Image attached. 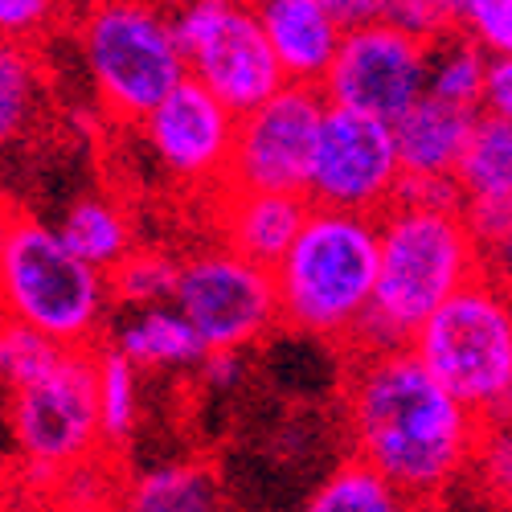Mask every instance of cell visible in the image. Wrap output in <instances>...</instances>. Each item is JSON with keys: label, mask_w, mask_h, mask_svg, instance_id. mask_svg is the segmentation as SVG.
<instances>
[{"label": "cell", "mask_w": 512, "mask_h": 512, "mask_svg": "<svg viewBox=\"0 0 512 512\" xmlns=\"http://www.w3.org/2000/svg\"><path fill=\"white\" fill-rule=\"evenodd\" d=\"M402 185L406 181H402V164L394 148V127L357 111L324 107L304 197L316 209L377 218L381 209L394 205Z\"/></svg>", "instance_id": "10"}, {"label": "cell", "mask_w": 512, "mask_h": 512, "mask_svg": "<svg viewBox=\"0 0 512 512\" xmlns=\"http://www.w3.org/2000/svg\"><path fill=\"white\" fill-rule=\"evenodd\" d=\"M107 308V275L74 259L54 226L13 213L0 234V316L41 332L58 349L87 353Z\"/></svg>", "instance_id": "4"}, {"label": "cell", "mask_w": 512, "mask_h": 512, "mask_svg": "<svg viewBox=\"0 0 512 512\" xmlns=\"http://www.w3.org/2000/svg\"><path fill=\"white\" fill-rule=\"evenodd\" d=\"M95 414L103 451L123 447L140 422V369L111 345L95 353Z\"/></svg>", "instance_id": "21"}, {"label": "cell", "mask_w": 512, "mask_h": 512, "mask_svg": "<svg viewBox=\"0 0 512 512\" xmlns=\"http://www.w3.org/2000/svg\"><path fill=\"white\" fill-rule=\"evenodd\" d=\"M13 443L29 476L54 492L66 467L103 451L95 414V353H62L46 373L9 394Z\"/></svg>", "instance_id": "8"}, {"label": "cell", "mask_w": 512, "mask_h": 512, "mask_svg": "<svg viewBox=\"0 0 512 512\" xmlns=\"http://www.w3.org/2000/svg\"><path fill=\"white\" fill-rule=\"evenodd\" d=\"M197 365H201V377H205L209 390H230V386H238V377H242V353H230V349L205 353Z\"/></svg>", "instance_id": "34"}, {"label": "cell", "mask_w": 512, "mask_h": 512, "mask_svg": "<svg viewBox=\"0 0 512 512\" xmlns=\"http://www.w3.org/2000/svg\"><path fill=\"white\" fill-rule=\"evenodd\" d=\"M9 218H13V209H9V201H5V197H0V234H5Z\"/></svg>", "instance_id": "38"}, {"label": "cell", "mask_w": 512, "mask_h": 512, "mask_svg": "<svg viewBox=\"0 0 512 512\" xmlns=\"http://www.w3.org/2000/svg\"><path fill=\"white\" fill-rule=\"evenodd\" d=\"M410 504L414 500L406 492L353 455L332 467L328 480L308 496L304 512H410Z\"/></svg>", "instance_id": "22"}, {"label": "cell", "mask_w": 512, "mask_h": 512, "mask_svg": "<svg viewBox=\"0 0 512 512\" xmlns=\"http://www.w3.org/2000/svg\"><path fill=\"white\" fill-rule=\"evenodd\" d=\"M140 136L156 164L181 185H218L226 189V168L234 152L238 115H230L193 78L177 82L140 123Z\"/></svg>", "instance_id": "13"}, {"label": "cell", "mask_w": 512, "mask_h": 512, "mask_svg": "<svg viewBox=\"0 0 512 512\" xmlns=\"http://www.w3.org/2000/svg\"><path fill=\"white\" fill-rule=\"evenodd\" d=\"M316 91L328 107L394 123L426 95V46L386 21L349 29Z\"/></svg>", "instance_id": "12"}, {"label": "cell", "mask_w": 512, "mask_h": 512, "mask_svg": "<svg viewBox=\"0 0 512 512\" xmlns=\"http://www.w3.org/2000/svg\"><path fill=\"white\" fill-rule=\"evenodd\" d=\"M381 21L422 41V46H435L439 37L455 33L451 0H381Z\"/></svg>", "instance_id": "29"}, {"label": "cell", "mask_w": 512, "mask_h": 512, "mask_svg": "<svg viewBox=\"0 0 512 512\" xmlns=\"http://www.w3.org/2000/svg\"><path fill=\"white\" fill-rule=\"evenodd\" d=\"M484 275H492L508 295H512V218L500 230V238L484 250Z\"/></svg>", "instance_id": "35"}, {"label": "cell", "mask_w": 512, "mask_h": 512, "mask_svg": "<svg viewBox=\"0 0 512 512\" xmlns=\"http://www.w3.org/2000/svg\"><path fill=\"white\" fill-rule=\"evenodd\" d=\"M58 238L66 242V250L74 259H82L95 271H115L127 254L136 250V226H132V213H127L115 197L103 193H87L66 205L62 222L54 226Z\"/></svg>", "instance_id": "19"}, {"label": "cell", "mask_w": 512, "mask_h": 512, "mask_svg": "<svg viewBox=\"0 0 512 512\" xmlns=\"http://www.w3.org/2000/svg\"><path fill=\"white\" fill-rule=\"evenodd\" d=\"M115 512H226V492L209 463L168 459L123 480Z\"/></svg>", "instance_id": "18"}, {"label": "cell", "mask_w": 512, "mask_h": 512, "mask_svg": "<svg viewBox=\"0 0 512 512\" xmlns=\"http://www.w3.org/2000/svg\"><path fill=\"white\" fill-rule=\"evenodd\" d=\"M484 275V250L467 230L451 185H402L377 213V283L353 345L406 349L459 287Z\"/></svg>", "instance_id": "2"}, {"label": "cell", "mask_w": 512, "mask_h": 512, "mask_svg": "<svg viewBox=\"0 0 512 512\" xmlns=\"http://www.w3.org/2000/svg\"><path fill=\"white\" fill-rule=\"evenodd\" d=\"M472 123H476V111H463L443 99L422 95L406 115L390 123L402 181L406 185H451L455 160L467 136H472Z\"/></svg>", "instance_id": "17"}, {"label": "cell", "mask_w": 512, "mask_h": 512, "mask_svg": "<svg viewBox=\"0 0 512 512\" xmlns=\"http://www.w3.org/2000/svg\"><path fill=\"white\" fill-rule=\"evenodd\" d=\"M168 21L185 58V74L230 115L263 107L287 87L246 0H189Z\"/></svg>", "instance_id": "7"}, {"label": "cell", "mask_w": 512, "mask_h": 512, "mask_svg": "<svg viewBox=\"0 0 512 512\" xmlns=\"http://www.w3.org/2000/svg\"><path fill=\"white\" fill-rule=\"evenodd\" d=\"M177 267H181V259H173L168 250L136 246L115 271H107V291H111V300L123 304L127 312L173 304Z\"/></svg>", "instance_id": "25"}, {"label": "cell", "mask_w": 512, "mask_h": 512, "mask_svg": "<svg viewBox=\"0 0 512 512\" xmlns=\"http://www.w3.org/2000/svg\"><path fill=\"white\" fill-rule=\"evenodd\" d=\"M480 115L500 119V123L512 127V54L508 58H488L484 91H480Z\"/></svg>", "instance_id": "32"}, {"label": "cell", "mask_w": 512, "mask_h": 512, "mask_svg": "<svg viewBox=\"0 0 512 512\" xmlns=\"http://www.w3.org/2000/svg\"><path fill=\"white\" fill-rule=\"evenodd\" d=\"M46 512H115V504H54Z\"/></svg>", "instance_id": "36"}, {"label": "cell", "mask_w": 512, "mask_h": 512, "mask_svg": "<svg viewBox=\"0 0 512 512\" xmlns=\"http://www.w3.org/2000/svg\"><path fill=\"white\" fill-rule=\"evenodd\" d=\"M271 275L287 328L316 340H357L377 283V218L312 205Z\"/></svg>", "instance_id": "3"}, {"label": "cell", "mask_w": 512, "mask_h": 512, "mask_svg": "<svg viewBox=\"0 0 512 512\" xmlns=\"http://www.w3.org/2000/svg\"><path fill=\"white\" fill-rule=\"evenodd\" d=\"M308 213H312V201L300 193H242V189L218 193V222H222L226 250L267 271H275V263L287 254L295 234L304 230Z\"/></svg>", "instance_id": "16"}, {"label": "cell", "mask_w": 512, "mask_h": 512, "mask_svg": "<svg viewBox=\"0 0 512 512\" xmlns=\"http://www.w3.org/2000/svg\"><path fill=\"white\" fill-rule=\"evenodd\" d=\"M66 13V0H0V37L37 46Z\"/></svg>", "instance_id": "31"}, {"label": "cell", "mask_w": 512, "mask_h": 512, "mask_svg": "<svg viewBox=\"0 0 512 512\" xmlns=\"http://www.w3.org/2000/svg\"><path fill=\"white\" fill-rule=\"evenodd\" d=\"M66 349H58L54 340H46L41 332L0 316V390H5V398L21 386H29L33 377L46 373Z\"/></svg>", "instance_id": "26"}, {"label": "cell", "mask_w": 512, "mask_h": 512, "mask_svg": "<svg viewBox=\"0 0 512 512\" xmlns=\"http://www.w3.org/2000/svg\"><path fill=\"white\" fill-rule=\"evenodd\" d=\"M472 472L488 504L496 512H512V418L484 422L472 455Z\"/></svg>", "instance_id": "27"}, {"label": "cell", "mask_w": 512, "mask_h": 512, "mask_svg": "<svg viewBox=\"0 0 512 512\" xmlns=\"http://www.w3.org/2000/svg\"><path fill=\"white\" fill-rule=\"evenodd\" d=\"M455 33H463L488 58L512 54V0H451Z\"/></svg>", "instance_id": "28"}, {"label": "cell", "mask_w": 512, "mask_h": 512, "mask_svg": "<svg viewBox=\"0 0 512 512\" xmlns=\"http://www.w3.org/2000/svg\"><path fill=\"white\" fill-rule=\"evenodd\" d=\"M320 5L345 33L381 21V0H320Z\"/></svg>", "instance_id": "33"}, {"label": "cell", "mask_w": 512, "mask_h": 512, "mask_svg": "<svg viewBox=\"0 0 512 512\" xmlns=\"http://www.w3.org/2000/svg\"><path fill=\"white\" fill-rule=\"evenodd\" d=\"M78 50L103 111L119 123H140L189 78L173 21L148 0H87L78 17Z\"/></svg>", "instance_id": "6"}, {"label": "cell", "mask_w": 512, "mask_h": 512, "mask_svg": "<svg viewBox=\"0 0 512 512\" xmlns=\"http://www.w3.org/2000/svg\"><path fill=\"white\" fill-rule=\"evenodd\" d=\"M111 349L136 369H189L205 357L197 332L173 304L127 312L111 332Z\"/></svg>", "instance_id": "20"}, {"label": "cell", "mask_w": 512, "mask_h": 512, "mask_svg": "<svg viewBox=\"0 0 512 512\" xmlns=\"http://www.w3.org/2000/svg\"><path fill=\"white\" fill-rule=\"evenodd\" d=\"M484 70H488V54L472 46L463 33H447L435 46H426V95L480 115Z\"/></svg>", "instance_id": "23"}, {"label": "cell", "mask_w": 512, "mask_h": 512, "mask_svg": "<svg viewBox=\"0 0 512 512\" xmlns=\"http://www.w3.org/2000/svg\"><path fill=\"white\" fill-rule=\"evenodd\" d=\"M324 99L316 87L275 91L263 107L238 115L234 152L226 168V189L242 193H308L312 148L324 119Z\"/></svg>", "instance_id": "11"}, {"label": "cell", "mask_w": 512, "mask_h": 512, "mask_svg": "<svg viewBox=\"0 0 512 512\" xmlns=\"http://www.w3.org/2000/svg\"><path fill=\"white\" fill-rule=\"evenodd\" d=\"M345 414L357 459H365L410 500L447 496L463 472H472L484 431V422L455 402L410 349L357 353Z\"/></svg>", "instance_id": "1"}, {"label": "cell", "mask_w": 512, "mask_h": 512, "mask_svg": "<svg viewBox=\"0 0 512 512\" xmlns=\"http://www.w3.org/2000/svg\"><path fill=\"white\" fill-rule=\"evenodd\" d=\"M406 349L480 422L512 418V295L492 275L459 287Z\"/></svg>", "instance_id": "5"}, {"label": "cell", "mask_w": 512, "mask_h": 512, "mask_svg": "<svg viewBox=\"0 0 512 512\" xmlns=\"http://www.w3.org/2000/svg\"><path fill=\"white\" fill-rule=\"evenodd\" d=\"M173 308L197 332L205 353H242L279 324L275 275L226 246L197 250L177 267Z\"/></svg>", "instance_id": "9"}, {"label": "cell", "mask_w": 512, "mask_h": 512, "mask_svg": "<svg viewBox=\"0 0 512 512\" xmlns=\"http://www.w3.org/2000/svg\"><path fill=\"white\" fill-rule=\"evenodd\" d=\"M41 111V70L29 46L0 37V152L13 148Z\"/></svg>", "instance_id": "24"}, {"label": "cell", "mask_w": 512, "mask_h": 512, "mask_svg": "<svg viewBox=\"0 0 512 512\" xmlns=\"http://www.w3.org/2000/svg\"><path fill=\"white\" fill-rule=\"evenodd\" d=\"M451 193L459 201L467 230L476 234L480 250H488L512 218V127L508 123L476 115L472 136H467L455 160Z\"/></svg>", "instance_id": "14"}, {"label": "cell", "mask_w": 512, "mask_h": 512, "mask_svg": "<svg viewBox=\"0 0 512 512\" xmlns=\"http://www.w3.org/2000/svg\"><path fill=\"white\" fill-rule=\"evenodd\" d=\"M148 5H156L160 13H168V17H173L177 9H185V5H189V0H148Z\"/></svg>", "instance_id": "37"}, {"label": "cell", "mask_w": 512, "mask_h": 512, "mask_svg": "<svg viewBox=\"0 0 512 512\" xmlns=\"http://www.w3.org/2000/svg\"><path fill=\"white\" fill-rule=\"evenodd\" d=\"M115 492H119V484H115L107 451L66 467L54 480V496H58L54 504H115Z\"/></svg>", "instance_id": "30"}, {"label": "cell", "mask_w": 512, "mask_h": 512, "mask_svg": "<svg viewBox=\"0 0 512 512\" xmlns=\"http://www.w3.org/2000/svg\"><path fill=\"white\" fill-rule=\"evenodd\" d=\"M246 5L283 70V82L320 87L340 37H345V29L324 13L320 0H246Z\"/></svg>", "instance_id": "15"}]
</instances>
